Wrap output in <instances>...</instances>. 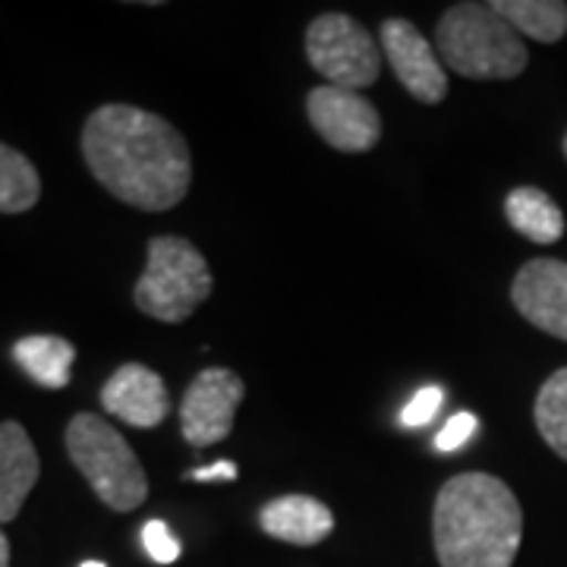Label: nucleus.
I'll return each mask as SVG.
<instances>
[{"instance_id": "1", "label": "nucleus", "mask_w": 567, "mask_h": 567, "mask_svg": "<svg viewBox=\"0 0 567 567\" xmlns=\"http://www.w3.org/2000/svg\"><path fill=\"white\" fill-rule=\"evenodd\" d=\"M82 155L92 177L142 212L181 205L193 183L189 145L171 123L133 104H104L82 126Z\"/></svg>"}, {"instance_id": "2", "label": "nucleus", "mask_w": 567, "mask_h": 567, "mask_svg": "<svg viewBox=\"0 0 567 567\" xmlns=\"http://www.w3.org/2000/svg\"><path fill=\"white\" fill-rule=\"evenodd\" d=\"M432 539L442 567H511L524 539V511L498 476L457 473L435 498Z\"/></svg>"}, {"instance_id": "3", "label": "nucleus", "mask_w": 567, "mask_h": 567, "mask_svg": "<svg viewBox=\"0 0 567 567\" xmlns=\"http://www.w3.org/2000/svg\"><path fill=\"white\" fill-rule=\"evenodd\" d=\"M442 63L466 80H514L527 70L524 39L492 3H454L439 20Z\"/></svg>"}, {"instance_id": "4", "label": "nucleus", "mask_w": 567, "mask_h": 567, "mask_svg": "<svg viewBox=\"0 0 567 567\" xmlns=\"http://www.w3.org/2000/svg\"><path fill=\"white\" fill-rule=\"evenodd\" d=\"M66 454L111 511L130 514L148 498V480L136 451L104 416H73L66 425Z\"/></svg>"}, {"instance_id": "5", "label": "nucleus", "mask_w": 567, "mask_h": 567, "mask_svg": "<svg viewBox=\"0 0 567 567\" xmlns=\"http://www.w3.org/2000/svg\"><path fill=\"white\" fill-rule=\"evenodd\" d=\"M212 268L196 246L183 237H155L133 303L158 322L181 324L212 297Z\"/></svg>"}, {"instance_id": "6", "label": "nucleus", "mask_w": 567, "mask_h": 567, "mask_svg": "<svg viewBox=\"0 0 567 567\" xmlns=\"http://www.w3.org/2000/svg\"><path fill=\"white\" fill-rule=\"evenodd\" d=\"M306 58L328 85L360 92L379 80L382 54L375 39L347 13H324L306 29Z\"/></svg>"}, {"instance_id": "7", "label": "nucleus", "mask_w": 567, "mask_h": 567, "mask_svg": "<svg viewBox=\"0 0 567 567\" xmlns=\"http://www.w3.org/2000/svg\"><path fill=\"white\" fill-rule=\"evenodd\" d=\"M306 117L312 130L338 152L360 155L382 140V117L375 104L353 89H338L328 82L312 89L306 99Z\"/></svg>"}, {"instance_id": "8", "label": "nucleus", "mask_w": 567, "mask_h": 567, "mask_svg": "<svg viewBox=\"0 0 567 567\" xmlns=\"http://www.w3.org/2000/svg\"><path fill=\"white\" fill-rule=\"evenodd\" d=\"M246 398L244 379L230 369H203L181 401V432L193 447L224 442L234 432L237 406Z\"/></svg>"}, {"instance_id": "9", "label": "nucleus", "mask_w": 567, "mask_h": 567, "mask_svg": "<svg viewBox=\"0 0 567 567\" xmlns=\"http://www.w3.org/2000/svg\"><path fill=\"white\" fill-rule=\"evenodd\" d=\"M382 48L398 82L423 104L445 102L447 73L445 63L435 58L423 32L406 20L382 22Z\"/></svg>"}, {"instance_id": "10", "label": "nucleus", "mask_w": 567, "mask_h": 567, "mask_svg": "<svg viewBox=\"0 0 567 567\" xmlns=\"http://www.w3.org/2000/svg\"><path fill=\"white\" fill-rule=\"evenodd\" d=\"M511 303L533 328L567 341V262L533 259L511 284Z\"/></svg>"}, {"instance_id": "11", "label": "nucleus", "mask_w": 567, "mask_h": 567, "mask_svg": "<svg viewBox=\"0 0 567 567\" xmlns=\"http://www.w3.org/2000/svg\"><path fill=\"white\" fill-rule=\"evenodd\" d=\"M102 406L126 425L155 429L171 413V394L158 372L142 363H123L102 388Z\"/></svg>"}, {"instance_id": "12", "label": "nucleus", "mask_w": 567, "mask_h": 567, "mask_svg": "<svg viewBox=\"0 0 567 567\" xmlns=\"http://www.w3.org/2000/svg\"><path fill=\"white\" fill-rule=\"evenodd\" d=\"M39 451L17 420L0 423V524L20 517L29 492L39 483Z\"/></svg>"}, {"instance_id": "13", "label": "nucleus", "mask_w": 567, "mask_h": 567, "mask_svg": "<svg viewBox=\"0 0 567 567\" xmlns=\"http://www.w3.org/2000/svg\"><path fill=\"white\" fill-rule=\"evenodd\" d=\"M259 527L290 546H319L334 533V514L312 495H281L262 505Z\"/></svg>"}, {"instance_id": "14", "label": "nucleus", "mask_w": 567, "mask_h": 567, "mask_svg": "<svg viewBox=\"0 0 567 567\" xmlns=\"http://www.w3.org/2000/svg\"><path fill=\"white\" fill-rule=\"evenodd\" d=\"M13 360L35 385L58 391L70 385L76 347L61 334H29L13 344Z\"/></svg>"}, {"instance_id": "15", "label": "nucleus", "mask_w": 567, "mask_h": 567, "mask_svg": "<svg viewBox=\"0 0 567 567\" xmlns=\"http://www.w3.org/2000/svg\"><path fill=\"white\" fill-rule=\"evenodd\" d=\"M507 224L533 244H558L565 237V212L536 186H517L505 199Z\"/></svg>"}, {"instance_id": "16", "label": "nucleus", "mask_w": 567, "mask_h": 567, "mask_svg": "<svg viewBox=\"0 0 567 567\" xmlns=\"http://www.w3.org/2000/svg\"><path fill=\"white\" fill-rule=\"evenodd\" d=\"M511 29L524 39L555 44L567 32V3L561 0H495L492 3Z\"/></svg>"}, {"instance_id": "17", "label": "nucleus", "mask_w": 567, "mask_h": 567, "mask_svg": "<svg viewBox=\"0 0 567 567\" xmlns=\"http://www.w3.org/2000/svg\"><path fill=\"white\" fill-rule=\"evenodd\" d=\"M41 199V177L22 152L0 142V215H22Z\"/></svg>"}, {"instance_id": "18", "label": "nucleus", "mask_w": 567, "mask_h": 567, "mask_svg": "<svg viewBox=\"0 0 567 567\" xmlns=\"http://www.w3.org/2000/svg\"><path fill=\"white\" fill-rule=\"evenodd\" d=\"M533 420L539 435L546 439V445L567 461V365L551 372L546 385L536 394V406H533Z\"/></svg>"}, {"instance_id": "19", "label": "nucleus", "mask_w": 567, "mask_h": 567, "mask_svg": "<svg viewBox=\"0 0 567 567\" xmlns=\"http://www.w3.org/2000/svg\"><path fill=\"white\" fill-rule=\"evenodd\" d=\"M142 546H145L148 558H152L155 565H174L183 551L181 539L171 533V527H167L164 520H148V524L142 527Z\"/></svg>"}, {"instance_id": "20", "label": "nucleus", "mask_w": 567, "mask_h": 567, "mask_svg": "<svg viewBox=\"0 0 567 567\" xmlns=\"http://www.w3.org/2000/svg\"><path fill=\"white\" fill-rule=\"evenodd\" d=\"M445 401V391L439 385H429L423 391H416V398L404 406V413H401V423L410 425V429H420V425L432 423L435 420V413H439V406Z\"/></svg>"}, {"instance_id": "21", "label": "nucleus", "mask_w": 567, "mask_h": 567, "mask_svg": "<svg viewBox=\"0 0 567 567\" xmlns=\"http://www.w3.org/2000/svg\"><path fill=\"white\" fill-rule=\"evenodd\" d=\"M476 429H480V420L473 416V413H454L451 420L445 423V429L439 432V439H435V447L439 451H457V447H464L473 435H476Z\"/></svg>"}, {"instance_id": "22", "label": "nucleus", "mask_w": 567, "mask_h": 567, "mask_svg": "<svg viewBox=\"0 0 567 567\" xmlns=\"http://www.w3.org/2000/svg\"><path fill=\"white\" fill-rule=\"evenodd\" d=\"M189 480H196V483H215V480H237V464H230V461H218V464L212 466H199V470H193L189 473Z\"/></svg>"}, {"instance_id": "23", "label": "nucleus", "mask_w": 567, "mask_h": 567, "mask_svg": "<svg viewBox=\"0 0 567 567\" xmlns=\"http://www.w3.org/2000/svg\"><path fill=\"white\" fill-rule=\"evenodd\" d=\"M0 567H10V543H7L3 529H0Z\"/></svg>"}, {"instance_id": "24", "label": "nucleus", "mask_w": 567, "mask_h": 567, "mask_svg": "<svg viewBox=\"0 0 567 567\" xmlns=\"http://www.w3.org/2000/svg\"><path fill=\"white\" fill-rule=\"evenodd\" d=\"M80 567H107V565H102V561H82Z\"/></svg>"}, {"instance_id": "25", "label": "nucleus", "mask_w": 567, "mask_h": 567, "mask_svg": "<svg viewBox=\"0 0 567 567\" xmlns=\"http://www.w3.org/2000/svg\"><path fill=\"white\" fill-rule=\"evenodd\" d=\"M565 155H567V136H565Z\"/></svg>"}]
</instances>
